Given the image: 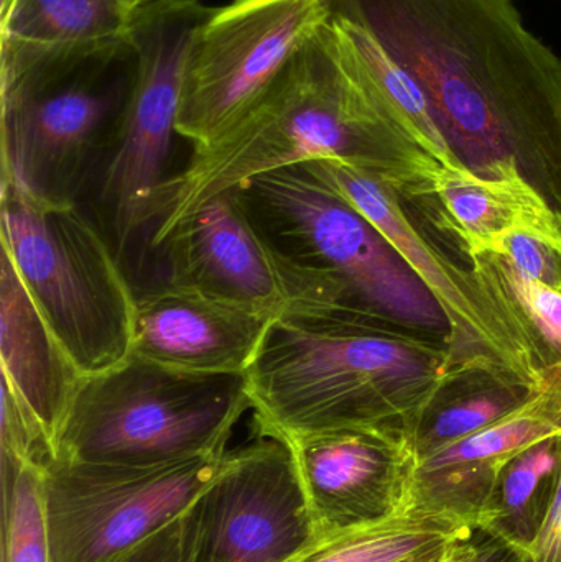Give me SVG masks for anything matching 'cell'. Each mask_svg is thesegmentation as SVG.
<instances>
[{
    "label": "cell",
    "mask_w": 561,
    "mask_h": 562,
    "mask_svg": "<svg viewBox=\"0 0 561 562\" xmlns=\"http://www.w3.org/2000/svg\"><path fill=\"white\" fill-rule=\"evenodd\" d=\"M509 2H513V0H509Z\"/></svg>",
    "instance_id": "34"
},
{
    "label": "cell",
    "mask_w": 561,
    "mask_h": 562,
    "mask_svg": "<svg viewBox=\"0 0 561 562\" xmlns=\"http://www.w3.org/2000/svg\"><path fill=\"white\" fill-rule=\"evenodd\" d=\"M539 390L486 367L460 369L441 386L412 435L417 461L526 405Z\"/></svg>",
    "instance_id": "19"
},
{
    "label": "cell",
    "mask_w": 561,
    "mask_h": 562,
    "mask_svg": "<svg viewBox=\"0 0 561 562\" xmlns=\"http://www.w3.org/2000/svg\"><path fill=\"white\" fill-rule=\"evenodd\" d=\"M124 0H12L0 12V38L33 45H86L128 35Z\"/></svg>",
    "instance_id": "23"
},
{
    "label": "cell",
    "mask_w": 561,
    "mask_h": 562,
    "mask_svg": "<svg viewBox=\"0 0 561 562\" xmlns=\"http://www.w3.org/2000/svg\"><path fill=\"white\" fill-rule=\"evenodd\" d=\"M154 247L165 252L168 283L276 317L306 307L346 311L325 281L277 252L236 190L201 204Z\"/></svg>",
    "instance_id": "13"
},
{
    "label": "cell",
    "mask_w": 561,
    "mask_h": 562,
    "mask_svg": "<svg viewBox=\"0 0 561 562\" xmlns=\"http://www.w3.org/2000/svg\"><path fill=\"white\" fill-rule=\"evenodd\" d=\"M425 201L467 256L496 252L507 236L557 211L520 178H481L460 168L441 170Z\"/></svg>",
    "instance_id": "18"
},
{
    "label": "cell",
    "mask_w": 561,
    "mask_h": 562,
    "mask_svg": "<svg viewBox=\"0 0 561 562\" xmlns=\"http://www.w3.org/2000/svg\"><path fill=\"white\" fill-rule=\"evenodd\" d=\"M131 9H138V7L147 5V3L154 2V0H124Z\"/></svg>",
    "instance_id": "32"
},
{
    "label": "cell",
    "mask_w": 561,
    "mask_h": 562,
    "mask_svg": "<svg viewBox=\"0 0 561 562\" xmlns=\"http://www.w3.org/2000/svg\"><path fill=\"white\" fill-rule=\"evenodd\" d=\"M157 464L56 459L45 468L52 562H112L187 514L226 458Z\"/></svg>",
    "instance_id": "9"
},
{
    "label": "cell",
    "mask_w": 561,
    "mask_h": 562,
    "mask_svg": "<svg viewBox=\"0 0 561 562\" xmlns=\"http://www.w3.org/2000/svg\"><path fill=\"white\" fill-rule=\"evenodd\" d=\"M183 517L171 521L170 525L112 562H184Z\"/></svg>",
    "instance_id": "26"
},
{
    "label": "cell",
    "mask_w": 561,
    "mask_h": 562,
    "mask_svg": "<svg viewBox=\"0 0 561 562\" xmlns=\"http://www.w3.org/2000/svg\"><path fill=\"white\" fill-rule=\"evenodd\" d=\"M561 468V436L517 454L501 472L478 524V533L503 541L526 558L556 501Z\"/></svg>",
    "instance_id": "20"
},
{
    "label": "cell",
    "mask_w": 561,
    "mask_h": 562,
    "mask_svg": "<svg viewBox=\"0 0 561 562\" xmlns=\"http://www.w3.org/2000/svg\"><path fill=\"white\" fill-rule=\"evenodd\" d=\"M10 2H12V0H0V12H2V10H5L7 7H9Z\"/></svg>",
    "instance_id": "33"
},
{
    "label": "cell",
    "mask_w": 561,
    "mask_h": 562,
    "mask_svg": "<svg viewBox=\"0 0 561 562\" xmlns=\"http://www.w3.org/2000/svg\"><path fill=\"white\" fill-rule=\"evenodd\" d=\"M236 191L277 252L332 286L346 311L407 329L445 327L448 336L437 300L397 250L303 165L254 178Z\"/></svg>",
    "instance_id": "6"
},
{
    "label": "cell",
    "mask_w": 561,
    "mask_h": 562,
    "mask_svg": "<svg viewBox=\"0 0 561 562\" xmlns=\"http://www.w3.org/2000/svg\"><path fill=\"white\" fill-rule=\"evenodd\" d=\"M303 167L361 213L434 294L458 366L500 370L539 390V370L500 307L471 269L458 267L415 226L394 188L341 161L316 160Z\"/></svg>",
    "instance_id": "11"
},
{
    "label": "cell",
    "mask_w": 561,
    "mask_h": 562,
    "mask_svg": "<svg viewBox=\"0 0 561 562\" xmlns=\"http://www.w3.org/2000/svg\"><path fill=\"white\" fill-rule=\"evenodd\" d=\"M249 409L244 375H190L132 357L86 376L56 459L157 464L223 454Z\"/></svg>",
    "instance_id": "7"
},
{
    "label": "cell",
    "mask_w": 561,
    "mask_h": 562,
    "mask_svg": "<svg viewBox=\"0 0 561 562\" xmlns=\"http://www.w3.org/2000/svg\"><path fill=\"white\" fill-rule=\"evenodd\" d=\"M468 540H470V538H468ZM468 540L458 544V547L455 548L453 553H451L450 557H448V560L445 562H460L461 557H463L464 553V548H467Z\"/></svg>",
    "instance_id": "31"
},
{
    "label": "cell",
    "mask_w": 561,
    "mask_h": 562,
    "mask_svg": "<svg viewBox=\"0 0 561 562\" xmlns=\"http://www.w3.org/2000/svg\"><path fill=\"white\" fill-rule=\"evenodd\" d=\"M183 520L184 562H283L315 537L292 452L269 436L227 451Z\"/></svg>",
    "instance_id": "12"
},
{
    "label": "cell",
    "mask_w": 561,
    "mask_h": 562,
    "mask_svg": "<svg viewBox=\"0 0 561 562\" xmlns=\"http://www.w3.org/2000/svg\"><path fill=\"white\" fill-rule=\"evenodd\" d=\"M0 240L79 372L102 375L134 353L135 301L112 240L79 204L53 206L2 181Z\"/></svg>",
    "instance_id": "5"
},
{
    "label": "cell",
    "mask_w": 561,
    "mask_h": 562,
    "mask_svg": "<svg viewBox=\"0 0 561 562\" xmlns=\"http://www.w3.org/2000/svg\"><path fill=\"white\" fill-rule=\"evenodd\" d=\"M484 293L506 317L537 370L561 360V291L517 272L501 254L486 250L468 256Z\"/></svg>",
    "instance_id": "22"
},
{
    "label": "cell",
    "mask_w": 561,
    "mask_h": 562,
    "mask_svg": "<svg viewBox=\"0 0 561 562\" xmlns=\"http://www.w3.org/2000/svg\"><path fill=\"white\" fill-rule=\"evenodd\" d=\"M2 562H52L45 468L0 458Z\"/></svg>",
    "instance_id": "24"
},
{
    "label": "cell",
    "mask_w": 561,
    "mask_h": 562,
    "mask_svg": "<svg viewBox=\"0 0 561 562\" xmlns=\"http://www.w3.org/2000/svg\"><path fill=\"white\" fill-rule=\"evenodd\" d=\"M131 35L86 45L0 38L2 181L72 206L117 138L137 85Z\"/></svg>",
    "instance_id": "4"
},
{
    "label": "cell",
    "mask_w": 561,
    "mask_h": 562,
    "mask_svg": "<svg viewBox=\"0 0 561 562\" xmlns=\"http://www.w3.org/2000/svg\"><path fill=\"white\" fill-rule=\"evenodd\" d=\"M460 562H524V558L503 541L476 531L468 540Z\"/></svg>",
    "instance_id": "28"
},
{
    "label": "cell",
    "mask_w": 561,
    "mask_h": 562,
    "mask_svg": "<svg viewBox=\"0 0 561 562\" xmlns=\"http://www.w3.org/2000/svg\"><path fill=\"white\" fill-rule=\"evenodd\" d=\"M473 533L455 521L408 510L378 524L313 537L283 562H408L455 547Z\"/></svg>",
    "instance_id": "21"
},
{
    "label": "cell",
    "mask_w": 561,
    "mask_h": 562,
    "mask_svg": "<svg viewBox=\"0 0 561 562\" xmlns=\"http://www.w3.org/2000/svg\"><path fill=\"white\" fill-rule=\"evenodd\" d=\"M316 160L368 171L404 200H425L445 170L405 132L329 16L226 134L193 148L187 168L165 188L152 246L214 196Z\"/></svg>",
    "instance_id": "2"
},
{
    "label": "cell",
    "mask_w": 561,
    "mask_h": 562,
    "mask_svg": "<svg viewBox=\"0 0 561 562\" xmlns=\"http://www.w3.org/2000/svg\"><path fill=\"white\" fill-rule=\"evenodd\" d=\"M471 537H473V535H471ZM461 543H463V541H461ZM458 544H455V547L451 548H447V550L437 551V553L425 554V557H420L417 558V560H412L408 562H445L448 560V557L453 553V550L458 547Z\"/></svg>",
    "instance_id": "30"
},
{
    "label": "cell",
    "mask_w": 561,
    "mask_h": 562,
    "mask_svg": "<svg viewBox=\"0 0 561 562\" xmlns=\"http://www.w3.org/2000/svg\"><path fill=\"white\" fill-rule=\"evenodd\" d=\"M411 330L351 311L277 316L244 373L260 436L369 428L412 439L441 386L468 367L445 340Z\"/></svg>",
    "instance_id": "3"
},
{
    "label": "cell",
    "mask_w": 561,
    "mask_h": 562,
    "mask_svg": "<svg viewBox=\"0 0 561 562\" xmlns=\"http://www.w3.org/2000/svg\"><path fill=\"white\" fill-rule=\"evenodd\" d=\"M325 3L428 157L481 178H520L561 213V59L513 2Z\"/></svg>",
    "instance_id": "1"
},
{
    "label": "cell",
    "mask_w": 561,
    "mask_h": 562,
    "mask_svg": "<svg viewBox=\"0 0 561 562\" xmlns=\"http://www.w3.org/2000/svg\"><path fill=\"white\" fill-rule=\"evenodd\" d=\"M539 390L561 398V360L540 372Z\"/></svg>",
    "instance_id": "29"
},
{
    "label": "cell",
    "mask_w": 561,
    "mask_h": 562,
    "mask_svg": "<svg viewBox=\"0 0 561 562\" xmlns=\"http://www.w3.org/2000/svg\"><path fill=\"white\" fill-rule=\"evenodd\" d=\"M524 562H561V468L556 501L539 538L524 558Z\"/></svg>",
    "instance_id": "27"
},
{
    "label": "cell",
    "mask_w": 561,
    "mask_h": 562,
    "mask_svg": "<svg viewBox=\"0 0 561 562\" xmlns=\"http://www.w3.org/2000/svg\"><path fill=\"white\" fill-rule=\"evenodd\" d=\"M282 441L292 452L315 537L408 512L418 461L407 436L348 428Z\"/></svg>",
    "instance_id": "14"
},
{
    "label": "cell",
    "mask_w": 561,
    "mask_h": 562,
    "mask_svg": "<svg viewBox=\"0 0 561 562\" xmlns=\"http://www.w3.org/2000/svg\"><path fill=\"white\" fill-rule=\"evenodd\" d=\"M213 12L198 0H154L132 15L128 35L141 55V69L98 187V204L117 254L160 217L171 180L168 161L180 137L184 59L198 26Z\"/></svg>",
    "instance_id": "8"
},
{
    "label": "cell",
    "mask_w": 561,
    "mask_h": 562,
    "mask_svg": "<svg viewBox=\"0 0 561 562\" xmlns=\"http://www.w3.org/2000/svg\"><path fill=\"white\" fill-rule=\"evenodd\" d=\"M0 363L2 382L32 413L56 459L59 436L86 376L53 334L3 250L0 256Z\"/></svg>",
    "instance_id": "17"
},
{
    "label": "cell",
    "mask_w": 561,
    "mask_h": 562,
    "mask_svg": "<svg viewBox=\"0 0 561 562\" xmlns=\"http://www.w3.org/2000/svg\"><path fill=\"white\" fill-rule=\"evenodd\" d=\"M556 436H561V398L539 390L500 422L418 461L408 510L476 533L504 468L530 446Z\"/></svg>",
    "instance_id": "16"
},
{
    "label": "cell",
    "mask_w": 561,
    "mask_h": 562,
    "mask_svg": "<svg viewBox=\"0 0 561 562\" xmlns=\"http://www.w3.org/2000/svg\"><path fill=\"white\" fill-rule=\"evenodd\" d=\"M496 252L527 279L561 291L560 211L536 226L510 234Z\"/></svg>",
    "instance_id": "25"
},
{
    "label": "cell",
    "mask_w": 561,
    "mask_h": 562,
    "mask_svg": "<svg viewBox=\"0 0 561 562\" xmlns=\"http://www.w3.org/2000/svg\"><path fill=\"white\" fill-rule=\"evenodd\" d=\"M326 16L325 0H234L214 9L184 59L180 137L197 148L226 134Z\"/></svg>",
    "instance_id": "10"
},
{
    "label": "cell",
    "mask_w": 561,
    "mask_h": 562,
    "mask_svg": "<svg viewBox=\"0 0 561 562\" xmlns=\"http://www.w3.org/2000/svg\"><path fill=\"white\" fill-rule=\"evenodd\" d=\"M273 319L165 281L137 293L132 357L190 375H244Z\"/></svg>",
    "instance_id": "15"
}]
</instances>
